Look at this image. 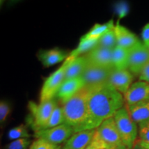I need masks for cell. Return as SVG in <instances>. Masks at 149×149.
Masks as SVG:
<instances>
[{"mask_svg": "<svg viewBox=\"0 0 149 149\" xmlns=\"http://www.w3.org/2000/svg\"><path fill=\"white\" fill-rule=\"evenodd\" d=\"M124 97L108 82L91 86L88 100V115L82 125L74 133L97 129L104 121L114 117L117 111L124 107Z\"/></svg>", "mask_w": 149, "mask_h": 149, "instance_id": "obj_1", "label": "cell"}, {"mask_svg": "<svg viewBox=\"0 0 149 149\" xmlns=\"http://www.w3.org/2000/svg\"><path fill=\"white\" fill-rule=\"evenodd\" d=\"M91 86H85L62 107L65 124L74 130L82 125L88 115V100Z\"/></svg>", "mask_w": 149, "mask_h": 149, "instance_id": "obj_2", "label": "cell"}, {"mask_svg": "<svg viewBox=\"0 0 149 149\" xmlns=\"http://www.w3.org/2000/svg\"><path fill=\"white\" fill-rule=\"evenodd\" d=\"M114 119L123 144L127 149H133L137 137V123L132 119L127 107L117 111Z\"/></svg>", "mask_w": 149, "mask_h": 149, "instance_id": "obj_3", "label": "cell"}, {"mask_svg": "<svg viewBox=\"0 0 149 149\" xmlns=\"http://www.w3.org/2000/svg\"><path fill=\"white\" fill-rule=\"evenodd\" d=\"M73 59V57L68 56L64 61V64L45 80L41 90V103L53 100L56 96L61 86L64 83L67 68Z\"/></svg>", "mask_w": 149, "mask_h": 149, "instance_id": "obj_4", "label": "cell"}, {"mask_svg": "<svg viewBox=\"0 0 149 149\" xmlns=\"http://www.w3.org/2000/svg\"><path fill=\"white\" fill-rule=\"evenodd\" d=\"M57 106V102L54 99L42 103L40 102L38 105L30 102L29 108L32 113L31 124L35 132L41 130L45 125Z\"/></svg>", "mask_w": 149, "mask_h": 149, "instance_id": "obj_5", "label": "cell"}, {"mask_svg": "<svg viewBox=\"0 0 149 149\" xmlns=\"http://www.w3.org/2000/svg\"><path fill=\"white\" fill-rule=\"evenodd\" d=\"M74 133L73 128L66 124H63L55 127L35 131L37 139H42L50 144L59 146L61 143L68 141Z\"/></svg>", "mask_w": 149, "mask_h": 149, "instance_id": "obj_6", "label": "cell"}, {"mask_svg": "<svg viewBox=\"0 0 149 149\" xmlns=\"http://www.w3.org/2000/svg\"><path fill=\"white\" fill-rule=\"evenodd\" d=\"M149 64V48L139 42L129 49L128 70L134 74H140Z\"/></svg>", "mask_w": 149, "mask_h": 149, "instance_id": "obj_7", "label": "cell"}, {"mask_svg": "<svg viewBox=\"0 0 149 149\" xmlns=\"http://www.w3.org/2000/svg\"><path fill=\"white\" fill-rule=\"evenodd\" d=\"M114 68H106L88 65L81 77L86 86H94L109 81Z\"/></svg>", "mask_w": 149, "mask_h": 149, "instance_id": "obj_8", "label": "cell"}, {"mask_svg": "<svg viewBox=\"0 0 149 149\" xmlns=\"http://www.w3.org/2000/svg\"><path fill=\"white\" fill-rule=\"evenodd\" d=\"M96 132L102 140L108 145L125 146L121 139L120 133L113 117L104 121L97 128Z\"/></svg>", "mask_w": 149, "mask_h": 149, "instance_id": "obj_9", "label": "cell"}, {"mask_svg": "<svg viewBox=\"0 0 149 149\" xmlns=\"http://www.w3.org/2000/svg\"><path fill=\"white\" fill-rule=\"evenodd\" d=\"M84 55L88 60L89 65L106 68H114L112 49L96 46L86 54H84Z\"/></svg>", "mask_w": 149, "mask_h": 149, "instance_id": "obj_10", "label": "cell"}, {"mask_svg": "<svg viewBox=\"0 0 149 149\" xmlns=\"http://www.w3.org/2000/svg\"><path fill=\"white\" fill-rule=\"evenodd\" d=\"M124 96L127 106L149 101V84L143 81H136Z\"/></svg>", "mask_w": 149, "mask_h": 149, "instance_id": "obj_11", "label": "cell"}, {"mask_svg": "<svg viewBox=\"0 0 149 149\" xmlns=\"http://www.w3.org/2000/svg\"><path fill=\"white\" fill-rule=\"evenodd\" d=\"M84 86V81L81 77L68 79L64 81L55 97L64 105Z\"/></svg>", "mask_w": 149, "mask_h": 149, "instance_id": "obj_12", "label": "cell"}, {"mask_svg": "<svg viewBox=\"0 0 149 149\" xmlns=\"http://www.w3.org/2000/svg\"><path fill=\"white\" fill-rule=\"evenodd\" d=\"M133 74L128 69H114L109 81L118 92L124 95L130 88V86L133 84Z\"/></svg>", "mask_w": 149, "mask_h": 149, "instance_id": "obj_13", "label": "cell"}, {"mask_svg": "<svg viewBox=\"0 0 149 149\" xmlns=\"http://www.w3.org/2000/svg\"><path fill=\"white\" fill-rule=\"evenodd\" d=\"M96 129L85 130L74 133L64 145L68 149H86L92 141Z\"/></svg>", "mask_w": 149, "mask_h": 149, "instance_id": "obj_14", "label": "cell"}, {"mask_svg": "<svg viewBox=\"0 0 149 149\" xmlns=\"http://www.w3.org/2000/svg\"><path fill=\"white\" fill-rule=\"evenodd\" d=\"M115 32L116 35L117 46L121 47L129 50L139 42L135 34L119 23L115 25Z\"/></svg>", "mask_w": 149, "mask_h": 149, "instance_id": "obj_15", "label": "cell"}, {"mask_svg": "<svg viewBox=\"0 0 149 149\" xmlns=\"http://www.w3.org/2000/svg\"><path fill=\"white\" fill-rule=\"evenodd\" d=\"M68 54L59 48L42 51L40 52L38 57L44 67H50L65 61L68 57Z\"/></svg>", "mask_w": 149, "mask_h": 149, "instance_id": "obj_16", "label": "cell"}, {"mask_svg": "<svg viewBox=\"0 0 149 149\" xmlns=\"http://www.w3.org/2000/svg\"><path fill=\"white\" fill-rule=\"evenodd\" d=\"M126 107L132 119L139 126L149 122V101Z\"/></svg>", "mask_w": 149, "mask_h": 149, "instance_id": "obj_17", "label": "cell"}, {"mask_svg": "<svg viewBox=\"0 0 149 149\" xmlns=\"http://www.w3.org/2000/svg\"><path fill=\"white\" fill-rule=\"evenodd\" d=\"M88 65V60L84 55L74 58L67 68L64 81L73 78L81 77Z\"/></svg>", "mask_w": 149, "mask_h": 149, "instance_id": "obj_18", "label": "cell"}, {"mask_svg": "<svg viewBox=\"0 0 149 149\" xmlns=\"http://www.w3.org/2000/svg\"><path fill=\"white\" fill-rule=\"evenodd\" d=\"M129 50L117 46L113 50V64L115 69H128Z\"/></svg>", "mask_w": 149, "mask_h": 149, "instance_id": "obj_19", "label": "cell"}, {"mask_svg": "<svg viewBox=\"0 0 149 149\" xmlns=\"http://www.w3.org/2000/svg\"><path fill=\"white\" fill-rule=\"evenodd\" d=\"M115 25L113 22V20H110L109 22L103 24H96L91 29L88 33H86L84 35L81 37V39L84 40H90V39H94V40H98L100 37L107 33L110 30L114 29Z\"/></svg>", "mask_w": 149, "mask_h": 149, "instance_id": "obj_20", "label": "cell"}, {"mask_svg": "<svg viewBox=\"0 0 149 149\" xmlns=\"http://www.w3.org/2000/svg\"><path fill=\"white\" fill-rule=\"evenodd\" d=\"M98 40H94V39H90V40H84V39H80V42L77 47L74 49L71 53H70L69 56L75 58L80 55H82L83 53H88L95 48L97 44Z\"/></svg>", "mask_w": 149, "mask_h": 149, "instance_id": "obj_21", "label": "cell"}, {"mask_svg": "<svg viewBox=\"0 0 149 149\" xmlns=\"http://www.w3.org/2000/svg\"><path fill=\"white\" fill-rule=\"evenodd\" d=\"M65 123V118L64 111H63L62 107L57 106L50 117L49 120L46 122V124L43 126L41 130L48 129V128H51L55 126H57L61 124Z\"/></svg>", "mask_w": 149, "mask_h": 149, "instance_id": "obj_22", "label": "cell"}, {"mask_svg": "<svg viewBox=\"0 0 149 149\" xmlns=\"http://www.w3.org/2000/svg\"><path fill=\"white\" fill-rule=\"evenodd\" d=\"M97 46H102V47L109 48L113 50L117 46L116 35L114 29L110 30L107 33L102 35L98 39V42Z\"/></svg>", "mask_w": 149, "mask_h": 149, "instance_id": "obj_23", "label": "cell"}, {"mask_svg": "<svg viewBox=\"0 0 149 149\" xmlns=\"http://www.w3.org/2000/svg\"><path fill=\"white\" fill-rule=\"evenodd\" d=\"M30 134L27 129L26 126L24 124L14 127L9 130L8 133V137L10 140H16L18 139L29 138Z\"/></svg>", "mask_w": 149, "mask_h": 149, "instance_id": "obj_24", "label": "cell"}, {"mask_svg": "<svg viewBox=\"0 0 149 149\" xmlns=\"http://www.w3.org/2000/svg\"><path fill=\"white\" fill-rule=\"evenodd\" d=\"M31 144V141L29 138L18 139L7 145L6 149H28Z\"/></svg>", "mask_w": 149, "mask_h": 149, "instance_id": "obj_25", "label": "cell"}, {"mask_svg": "<svg viewBox=\"0 0 149 149\" xmlns=\"http://www.w3.org/2000/svg\"><path fill=\"white\" fill-rule=\"evenodd\" d=\"M58 146L51 144L42 139H37L32 143L29 149H55Z\"/></svg>", "mask_w": 149, "mask_h": 149, "instance_id": "obj_26", "label": "cell"}, {"mask_svg": "<svg viewBox=\"0 0 149 149\" xmlns=\"http://www.w3.org/2000/svg\"><path fill=\"white\" fill-rule=\"evenodd\" d=\"M107 146L108 144L102 140V139L99 137L97 132H95L92 141L86 149H104Z\"/></svg>", "mask_w": 149, "mask_h": 149, "instance_id": "obj_27", "label": "cell"}, {"mask_svg": "<svg viewBox=\"0 0 149 149\" xmlns=\"http://www.w3.org/2000/svg\"><path fill=\"white\" fill-rule=\"evenodd\" d=\"M10 111V106L6 102L1 101L0 103V122H4Z\"/></svg>", "mask_w": 149, "mask_h": 149, "instance_id": "obj_28", "label": "cell"}, {"mask_svg": "<svg viewBox=\"0 0 149 149\" xmlns=\"http://www.w3.org/2000/svg\"><path fill=\"white\" fill-rule=\"evenodd\" d=\"M139 135L140 141L149 142V122L139 126Z\"/></svg>", "mask_w": 149, "mask_h": 149, "instance_id": "obj_29", "label": "cell"}, {"mask_svg": "<svg viewBox=\"0 0 149 149\" xmlns=\"http://www.w3.org/2000/svg\"><path fill=\"white\" fill-rule=\"evenodd\" d=\"M141 37H142L144 44L146 47L149 48V23L145 25L143 28L142 33H141Z\"/></svg>", "mask_w": 149, "mask_h": 149, "instance_id": "obj_30", "label": "cell"}, {"mask_svg": "<svg viewBox=\"0 0 149 149\" xmlns=\"http://www.w3.org/2000/svg\"><path fill=\"white\" fill-rule=\"evenodd\" d=\"M139 80L149 84V64L145 67L139 75Z\"/></svg>", "mask_w": 149, "mask_h": 149, "instance_id": "obj_31", "label": "cell"}, {"mask_svg": "<svg viewBox=\"0 0 149 149\" xmlns=\"http://www.w3.org/2000/svg\"><path fill=\"white\" fill-rule=\"evenodd\" d=\"M104 149H127L125 146H113V145H108Z\"/></svg>", "mask_w": 149, "mask_h": 149, "instance_id": "obj_32", "label": "cell"}, {"mask_svg": "<svg viewBox=\"0 0 149 149\" xmlns=\"http://www.w3.org/2000/svg\"><path fill=\"white\" fill-rule=\"evenodd\" d=\"M139 146L142 147L144 149H149V142H146V141H139Z\"/></svg>", "mask_w": 149, "mask_h": 149, "instance_id": "obj_33", "label": "cell"}, {"mask_svg": "<svg viewBox=\"0 0 149 149\" xmlns=\"http://www.w3.org/2000/svg\"><path fill=\"white\" fill-rule=\"evenodd\" d=\"M61 148H61V146H60V145H59V146L56 147V148H55V149H61Z\"/></svg>", "mask_w": 149, "mask_h": 149, "instance_id": "obj_34", "label": "cell"}, {"mask_svg": "<svg viewBox=\"0 0 149 149\" xmlns=\"http://www.w3.org/2000/svg\"><path fill=\"white\" fill-rule=\"evenodd\" d=\"M139 149H144V148H142V147H141V146H139Z\"/></svg>", "mask_w": 149, "mask_h": 149, "instance_id": "obj_35", "label": "cell"}, {"mask_svg": "<svg viewBox=\"0 0 149 149\" xmlns=\"http://www.w3.org/2000/svg\"><path fill=\"white\" fill-rule=\"evenodd\" d=\"M61 149H68V148H65V147L64 146V147H63V148H61Z\"/></svg>", "mask_w": 149, "mask_h": 149, "instance_id": "obj_36", "label": "cell"}, {"mask_svg": "<svg viewBox=\"0 0 149 149\" xmlns=\"http://www.w3.org/2000/svg\"></svg>", "mask_w": 149, "mask_h": 149, "instance_id": "obj_37", "label": "cell"}]
</instances>
